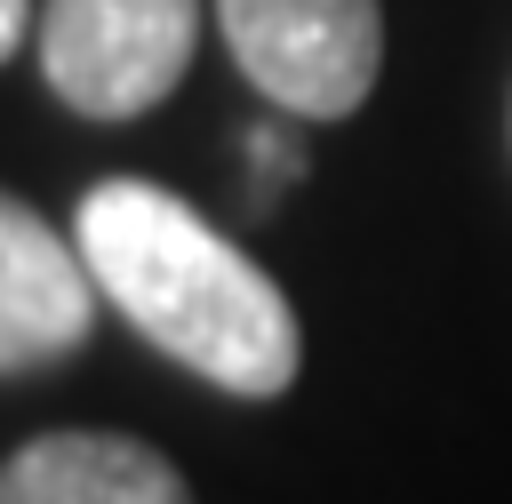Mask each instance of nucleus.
<instances>
[{
    "instance_id": "6",
    "label": "nucleus",
    "mask_w": 512,
    "mask_h": 504,
    "mask_svg": "<svg viewBox=\"0 0 512 504\" xmlns=\"http://www.w3.org/2000/svg\"><path fill=\"white\" fill-rule=\"evenodd\" d=\"M248 160H256V200H272V192L304 168V152H296L288 128H256V136H248Z\"/></svg>"
},
{
    "instance_id": "1",
    "label": "nucleus",
    "mask_w": 512,
    "mask_h": 504,
    "mask_svg": "<svg viewBox=\"0 0 512 504\" xmlns=\"http://www.w3.org/2000/svg\"><path fill=\"white\" fill-rule=\"evenodd\" d=\"M72 240L96 272V296L192 376L240 400H272L296 384L304 336L280 280L176 192L144 176H104L80 200Z\"/></svg>"
},
{
    "instance_id": "3",
    "label": "nucleus",
    "mask_w": 512,
    "mask_h": 504,
    "mask_svg": "<svg viewBox=\"0 0 512 504\" xmlns=\"http://www.w3.org/2000/svg\"><path fill=\"white\" fill-rule=\"evenodd\" d=\"M216 24L232 64L288 120H344L384 72L376 0H216Z\"/></svg>"
},
{
    "instance_id": "5",
    "label": "nucleus",
    "mask_w": 512,
    "mask_h": 504,
    "mask_svg": "<svg viewBox=\"0 0 512 504\" xmlns=\"http://www.w3.org/2000/svg\"><path fill=\"white\" fill-rule=\"evenodd\" d=\"M0 504H192V488L128 432H40L0 464Z\"/></svg>"
},
{
    "instance_id": "4",
    "label": "nucleus",
    "mask_w": 512,
    "mask_h": 504,
    "mask_svg": "<svg viewBox=\"0 0 512 504\" xmlns=\"http://www.w3.org/2000/svg\"><path fill=\"white\" fill-rule=\"evenodd\" d=\"M96 328V272L80 240L48 232L24 200L0 192V376L80 352Z\"/></svg>"
},
{
    "instance_id": "7",
    "label": "nucleus",
    "mask_w": 512,
    "mask_h": 504,
    "mask_svg": "<svg viewBox=\"0 0 512 504\" xmlns=\"http://www.w3.org/2000/svg\"><path fill=\"white\" fill-rule=\"evenodd\" d=\"M24 32H32V0H0V64L24 48Z\"/></svg>"
},
{
    "instance_id": "2",
    "label": "nucleus",
    "mask_w": 512,
    "mask_h": 504,
    "mask_svg": "<svg viewBox=\"0 0 512 504\" xmlns=\"http://www.w3.org/2000/svg\"><path fill=\"white\" fill-rule=\"evenodd\" d=\"M200 40V0H48L40 8V72L56 104L80 120L152 112Z\"/></svg>"
}]
</instances>
